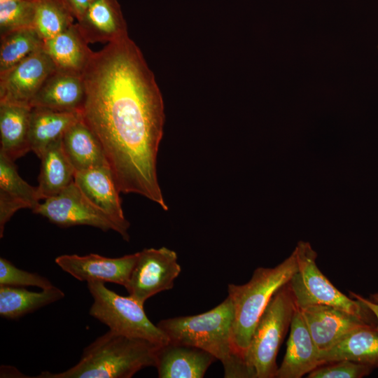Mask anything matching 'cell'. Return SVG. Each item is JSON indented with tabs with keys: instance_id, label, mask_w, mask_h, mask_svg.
Returning <instances> with one entry per match:
<instances>
[{
	"instance_id": "cell-1",
	"label": "cell",
	"mask_w": 378,
	"mask_h": 378,
	"mask_svg": "<svg viewBox=\"0 0 378 378\" xmlns=\"http://www.w3.org/2000/svg\"><path fill=\"white\" fill-rule=\"evenodd\" d=\"M83 78L81 117L99 141L118 190L168 210L157 175L164 102L141 50L128 35L108 43L93 53Z\"/></svg>"
},
{
	"instance_id": "cell-2",
	"label": "cell",
	"mask_w": 378,
	"mask_h": 378,
	"mask_svg": "<svg viewBox=\"0 0 378 378\" xmlns=\"http://www.w3.org/2000/svg\"><path fill=\"white\" fill-rule=\"evenodd\" d=\"M234 306L227 295L206 312L163 319L157 326L169 341L192 345L212 354L222 363L224 377L251 378L244 358L234 344Z\"/></svg>"
},
{
	"instance_id": "cell-3",
	"label": "cell",
	"mask_w": 378,
	"mask_h": 378,
	"mask_svg": "<svg viewBox=\"0 0 378 378\" xmlns=\"http://www.w3.org/2000/svg\"><path fill=\"white\" fill-rule=\"evenodd\" d=\"M159 345L112 330L86 346L79 361L68 370L42 372L37 378H130L139 370L154 366Z\"/></svg>"
},
{
	"instance_id": "cell-4",
	"label": "cell",
	"mask_w": 378,
	"mask_h": 378,
	"mask_svg": "<svg viewBox=\"0 0 378 378\" xmlns=\"http://www.w3.org/2000/svg\"><path fill=\"white\" fill-rule=\"evenodd\" d=\"M298 271L294 251L274 267L256 268L251 279L242 285L227 286V295L234 310L233 342L244 358L258 321L273 295L288 284Z\"/></svg>"
},
{
	"instance_id": "cell-5",
	"label": "cell",
	"mask_w": 378,
	"mask_h": 378,
	"mask_svg": "<svg viewBox=\"0 0 378 378\" xmlns=\"http://www.w3.org/2000/svg\"><path fill=\"white\" fill-rule=\"evenodd\" d=\"M298 271L288 282L294 302L302 309L311 305H327L352 314L376 326L372 312L362 302L339 290L317 267L316 252L309 242L300 241L294 249Z\"/></svg>"
},
{
	"instance_id": "cell-6",
	"label": "cell",
	"mask_w": 378,
	"mask_h": 378,
	"mask_svg": "<svg viewBox=\"0 0 378 378\" xmlns=\"http://www.w3.org/2000/svg\"><path fill=\"white\" fill-rule=\"evenodd\" d=\"M295 309L288 283L273 295L254 329L244 356L251 378H275L276 355Z\"/></svg>"
},
{
	"instance_id": "cell-7",
	"label": "cell",
	"mask_w": 378,
	"mask_h": 378,
	"mask_svg": "<svg viewBox=\"0 0 378 378\" xmlns=\"http://www.w3.org/2000/svg\"><path fill=\"white\" fill-rule=\"evenodd\" d=\"M87 286L93 299L90 314L110 330L158 345L169 342L165 333L148 319L144 305L133 298L117 294L102 281H90Z\"/></svg>"
},
{
	"instance_id": "cell-8",
	"label": "cell",
	"mask_w": 378,
	"mask_h": 378,
	"mask_svg": "<svg viewBox=\"0 0 378 378\" xmlns=\"http://www.w3.org/2000/svg\"><path fill=\"white\" fill-rule=\"evenodd\" d=\"M32 211L61 227L90 225L103 231L113 230L125 241L130 239L128 231L94 204L74 181L58 195L39 203Z\"/></svg>"
},
{
	"instance_id": "cell-9",
	"label": "cell",
	"mask_w": 378,
	"mask_h": 378,
	"mask_svg": "<svg viewBox=\"0 0 378 378\" xmlns=\"http://www.w3.org/2000/svg\"><path fill=\"white\" fill-rule=\"evenodd\" d=\"M181 268L176 253L167 247L144 248L139 252L125 289L141 304L152 296L171 290Z\"/></svg>"
},
{
	"instance_id": "cell-10",
	"label": "cell",
	"mask_w": 378,
	"mask_h": 378,
	"mask_svg": "<svg viewBox=\"0 0 378 378\" xmlns=\"http://www.w3.org/2000/svg\"><path fill=\"white\" fill-rule=\"evenodd\" d=\"M57 69L43 48L0 73V102L30 106L46 80Z\"/></svg>"
},
{
	"instance_id": "cell-11",
	"label": "cell",
	"mask_w": 378,
	"mask_h": 378,
	"mask_svg": "<svg viewBox=\"0 0 378 378\" xmlns=\"http://www.w3.org/2000/svg\"><path fill=\"white\" fill-rule=\"evenodd\" d=\"M138 255L139 252L119 258H108L94 253L82 256L62 255L55 261L63 271L79 281L111 282L125 287Z\"/></svg>"
},
{
	"instance_id": "cell-12",
	"label": "cell",
	"mask_w": 378,
	"mask_h": 378,
	"mask_svg": "<svg viewBox=\"0 0 378 378\" xmlns=\"http://www.w3.org/2000/svg\"><path fill=\"white\" fill-rule=\"evenodd\" d=\"M300 310L319 353L329 349L355 329L370 325L352 314L330 306L311 305Z\"/></svg>"
},
{
	"instance_id": "cell-13",
	"label": "cell",
	"mask_w": 378,
	"mask_h": 378,
	"mask_svg": "<svg viewBox=\"0 0 378 378\" xmlns=\"http://www.w3.org/2000/svg\"><path fill=\"white\" fill-rule=\"evenodd\" d=\"M216 360L202 349L169 340L158 346L154 367L160 378H202Z\"/></svg>"
},
{
	"instance_id": "cell-14",
	"label": "cell",
	"mask_w": 378,
	"mask_h": 378,
	"mask_svg": "<svg viewBox=\"0 0 378 378\" xmlns=\"http://www.w3.org/2000/svg\"><path fill=\"white\" fill-rule=\"evenodd\" d=\"M321 365L319 351L301 310L296 307L286 354L275 378H300Z\"/></svg>"
},
{
	"instance_id": "cell-15",
	"label": "cell",
	"mask_w": 378,
	"mask_h": 378,
	"mask_svg": "<svg viewBox=\"0 0 378 378\" xmlns=\"http://www.w3.org/2000/svg\"><path fill=\"white\" fill-rule=\"evenodd\" d=\"M85 97L83 74L56 69L43 83L30 106L81 113Z\"/></svg>"
},
{
	"instance_id": "cell-16",
	"label": "cell",
	"mask_w": 378,
	"mask_h": 378,
	"mask_svg": "<svg viewBox=\"0 0 378 378\" xmlns=\"http://www.w3.org/2000/svg\"><path fill=\"white\" fill-rule=\"evenodd\" d=\"M76 24L88 43H108L128 35L118 0H94Z\"/></svg>"
},
{
	"instance_id": "cell-17",
	"label": "cell",
	"mask_w": 378,
	"mask_h": 378,
	"mask_svg": "<svg viewBox=\"0 0 378 378\" xmlns=\"http://www.w3.org/2000/svg\"><path fill=\"white\" fill-rule=\"evenodd\" d=\"M74 182L94 204L128 231L130 224L124 216L120 192L108 166L76 172Z\"/></svg>"
},
{
	"instance_id": "cell-18",
	"label": "cell",
	"mask_w": 378,
	"mask_h": 378,
	"mask_svg": "<svg viewBox=\"0 0 378 378\" xmlns=\"http://www.w3.org/2000/svg\"><path fill=\"white\" fill-rule=\"evenodd\" d=\"M36 187L18 174L14 161L0 152V237L12 216L19 209H31L40 203Z\"/></svg>"
},
{
	"instance_id": "cell-19",
	"label": "cell",
	"mask_w": 378,
	"mask_h": 378,
	"mask_svg": "<svg viewBox=\"0 0 378 378\" xmlns=\"http://www.w3.org/2000/svg\"><path fill=\"white\" fill-rule=\"evenodd\" d=\"M76 24L57 36L43 41V50L57 69L83 74L93 52Z\"/></svg>"
},
{
	"instance_id": "cell-20",
	"label": "cell",
	"mask_w": 378,
	"mask_h": 378,
	"mask_svg": "<svg viewBox=\"0 0 378 378\" xmlns=\"http://www.w3.org/2000/svg\"><path fill=\"white\" fill-rule=\"evenodd\" d=\"M319 359L321 365L349 360L378 368V329L371 325L355 329L331 348L319 353Z\"/></svg>"
},
{
	"instance_id": "cell-21",
	"label": "cell",
	"mask_w": 378,
	"mask_h": 378,
	"mask_svg": "<svg viewBox=\"0 0 378 378\" xmlns=\"http://www.w3.org/2000/svg\"><path fill=\"white\" fill-rule=\"evenodd\" d=\"M62 145L76 172L108 166L99 141L82 117L64 132Z\"/></svg>"
},
{
	"instance_id": "cell-22",
	"label": "cell",
	"mask_w": 378,
	"mask_h": 378,
	"mask_svg": "<svg viewBox=\"0 0 378 378\" xmlns=\"http://www.w3.org/2000/svg\"><path fill=\"white\" fill-rule=\"evenodd\" d=\"M81 118V113L66 112L43 107H31L28 140L30 150L39 158L52 143Z\"/></svg>"
},
{
	"instance_id": "cell-23",
	"label": "cell",
	"mask_w": 378,
	"mask_h": 378,
	"mask_svg": "<svg viewBox=\"0 0 378 378\" xmlns=\"http://www.w3.org/2000/svg\"><path fill=\"white\" fill-rule=\"evenodd\" d=\"M31 111L29 105L0 102V152L13 161L30 150Z\"/></svg>"
},
{
	"instance_id": "cell-24",
	"label": "cell",
	"mask_w": 378,
	"mask_h": 378,
	"mask_svg": "<svg viewBox=\"0 0 378 378\" xmlns=\"http://www.w3.org/2000/svg\"><path fill=\"white\" fill-rule=\"evenodd\" d=\"M41 171L36 187L40 200L55 196L74 181L76 171L66 157L62 139L51 144L40 158Z\"/></svg>"
},
{
	"instance_id": "cell-25",
	"label": "cell",
	"mask_w": 378,
	"mask_h": 378,
	"mask_svg": "<svg viewBox=\"0 0 378 378\" xmlns=\"http://www.w3.org/2000/svg\"><path fill=\"white\" fill-rule=\"evenodd\" d=\"M64 297V292L55 286L41 292L22 287L0 286V315L16 319Z\"/></svg>"
},
{
	"instance_id": "cell-26",
	"label": "cell",
	"mask_w": 378,
	"mask_h": 378,
	"mask_svg": "<svg viewBox=\"0 0 378 378\" xmlns=\"http://www.w3.org/2000/svg\"><path fill=\"white\" fill-rule=\"evenodd\" d=\"M43 48V41L33 27L16 29L1 35L0 73Z\"/></svg>"
},
{
	"instance_id": "cell-27",
	"label": "cell",
	"mask_w": 378,
	"mask_h": 378,
	"mask_svg": "<svg viewBox=\"0 0 378 378\" xmlns=\"http://www.w3.org/2000/svg\"><path fill=\"white\" fill-rule=\"evenodd\" d=\"M74 18L64 0H38L33 28L45 41L68 29Z\"/></svg>"
},
{
	"instance_id": "cell-28",
	"label": "cell",
	"mask_w": 378,
	"mask_h": 378,
	"mask_svg": "<svg viewBox=\"0 0 378 378\" xmlns=\"http://www.w3.org/2000/svg\"><path fill=\"white\" fill-rule=\"evenodd\" d=\"M38 1H0V36L13 30L33 27Z\"/></svg>"
},
{
	"instance_id": "cell-29",
	"label": "cell",
	"mask_w": 378,
	"mask_h": 378,
	"mask_svg": "<svg viewBox=\"0 0 378 378\" xmlns=\"http://www.w3.org/2000/svg\"><path fill=\"white\" fill-rule=\"evenodd\" d=\"M0 286H35L42 290L54 286L45 276L19 269L2 257L0 258Z\"/></svg>"
},
{
	"instance_id": "cell-30",
	"label": "cell",
	"mask_w": 378,
	"mask_h": 378,
	"mask_svg": "<svg viewBox=\"0 0 378 378\" xmlns=\"http://www.w3.org/2000/svg\"><path fill=\"white\" fill-rule=\"evenodd\" d=\"M374 368L370 365L340 360L319 365L308 374V378H361Z\"/></svg>"
},
{
	"instance_id": "cell-31",
	"label": "cell",
	"mask_w": 378,
	"mask_h": 378,
	"mask_svg": "<svg viewBox=\"0 0 378 378\" xmlns=\"http://www.w3.org/2000/svg\"><path fill=\"white\" fill-rule=\"evenodd\" d=\"M74 18L78 20L94 0H64Z\"/></svg>"
},
{
	"instance_id": "cell-32",
	"label": "cell",
	"mask_w": 378,
	"mask_h": 378,
	"mask_svg": "<svg viewBox=\"0 0 378 378\" xmlns=\"http://www.w3.org/2000/svg\"><path fill=\"white\" fill-rule=\"evenodd\" d=\"M349 296L352 298L358 300L364 303L374 314L376 318V328L378 329V303L371 301L368 298H365L359 294L349 291Z\"/></svg>"
},
{
	"instance_id": "cell-33",
	"label": "cell",
	"mask_w": 378,
	"mask_h": 378,
	"mask_svg": "<svg viewBox=\"0 0 378 378\" xmlns=\"http://www.w3.org/2000/svg\"><path fill=\"white\" fill-rule=\"evenodd\" d=\"M369 299L374 302L378 303V292L371 294Z\"/></svg>"
}]
</instances>
